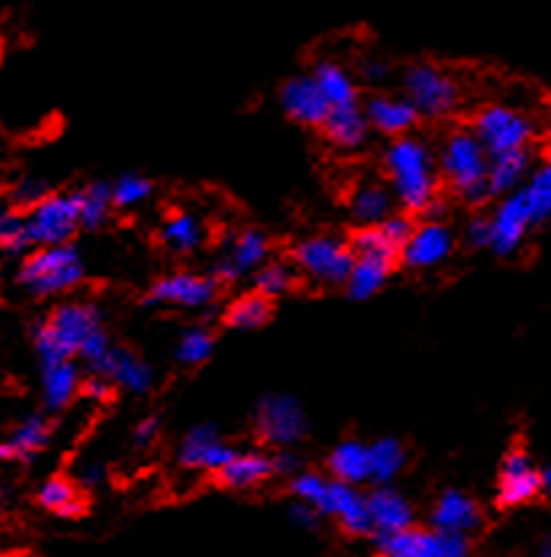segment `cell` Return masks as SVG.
Returning <instances> with one entry per match:
<instances>
[{"instance_id": "obj_1", "label": "cell", "mask_w": 551, "mask_h": 557, "mask_svg": "<svg viewBox=\"0 0 551 557\" xmlns=\"http://www.w3.org/2000/svg\"><path fill=\"white\" fill-rule=\"evenodd\" d=\"M33 346L38 362H58V359H79L87 370L109 351L112 337L107 332V319L96 302L54 305L47 319L33 326Z\"/></svg>"}, {"instance_id": "obj_2", "label": "cell", "mask_w": 551, "mask_h": 557, "mask_svg": "<svg viewBox=\"0 0 551 557\" xmlns=\"http://www.w3.org/2000/svg\"><path fill=\"white\" fill-rule=\"evenodd\" d=\"M380 161H384L386 183L400 210L424 215V210L440 196L438 152L429 147V141L408 134L391 139Z\"/></svg>"}, {"instance_id": "obj_3", "label": "cell", "mask_w": 551, "mask_h": 557, "mask_svg": "<svg viewBox=\"0 0 551 557\" xmlns=\"http://www.w3.org/2000/svg\"><path fill=\"white\" fill-rule=\"evenodd\" d=\"M438 169L440 180H446L465 205L481 207L492 199L487 185L489 152L471 128L449 131L438 150Z\"/></svg>"}, {"instance_id": "obj_4", "label": "cell", "mask_w": 551, "mask_h": 557, "mask_svg": "<svg viewBox=\"0 0 551 557\" xmlns=\"http://www.w3.org/2000/svg\"><path fill=\"white\" fill-rule=\"evenodd\" d=\"M85 281V259L74 243L30 248L20 261L16 283L36 299L71 294Z\"/></svg>"}, {"instance_id": "obj_5", "label": "cell", "mask_w": 551, "mask_h": 557, "mask_svg": "<svg viewBox=\"0 0 551 557\" xmlns=\"http://www.w3.org/2000/svg\"><path fill=\"white\" fill-rule=\"evenodd\" d=\"M348 243H351L353 264L348 272L346 292L353 302H364L384 292L391 272L400 264V250L380 234L378 226H359Z\"/></svg>"}, {"instance_id": "obj_6", "label": "cell", "mask_w": 551, "mask_h": 557, "mask_svg": "<svg viewBox=\"0 0 551 557\" xmlns=\"http://www.w3.org/2000/svg\"><path fill=\"white\" fill-rule=\"evenodd\" d=\"M402 90L418 117L443 120L460 109L462 87L454 74L435 63H413L402 76Z\"/></svg>"}, {"instance_id": "obj_7", "label": "cell", "mask_w": 551, "mask_h": 557, "mask_svg": "<svg viewBox=\"0 0 551 557\" xmlns=\"http://www.w3.org/2000/svg\"><path fill=\"white\" fill-rule=\"evenodd\" d=\"M291 264L297 267L299 275L318 286H346L353 264L351 243L337 234L304 237L291 248Z\"/></svg>"}, {"instance_id": "obj_8", "label": "cell", "mask_w": 551, "mask_h": 557, "mask_svg": "<svg viewBox=\"0 0 551 557\" xmlns=\"http://www.w3.org/2000/svg\"><path fill=\"white\" fill-rule=\"evenodd\" d=\"M253 430L270 449H291L308 438L310 419L302 403L286 392H270L253 411Z\"/></svg>"}, {"instance_id": "obj_9", "label": "cell", "mask_w": 551, "mask_h": 557, "mask_svg": "<svg viewBox=\"0 0 551 557\" xmlns=\"http://www.w3.org/2000/svg\"><path fill=\"white\" fill-rule=\"evenodd\" d=\"M471 131L478 136V141H481L489 156H500V152L530 147L533 136H536V123L519 107L487 103L476 112Z\"/></svg>"}, {"instance_id": "obj_10", "label": "cell", "mask_w": 551, "mask_h": 557, "mask_svg": "<svg viewBox=\"0 0 551 557\" xmlns=\"http://www.w3.org/2000/svg\"><path fill=\"white\" fill-rule=\"evenodd\" d=\"M375 557H473V539L411 525L389 536H373Z\"/></svg>"}, {"instance_id": "obj_11", "label": "cell", "mask_w": 551, "mask_h": 557, "mask_svg": "<svg viewBox=\"0 0 551 557\" xmlns=\"http://www.w3.org/2000/svg\"><path fill=\"white\" fill-rule=\"evenodd\" d=\"M25 228L30 248L71 243L82 228L76 190H71V194H54L52 190V194L43 196L38 205L25 210Z\"/></svg>"}, {"instance_id": "obj_12", "label": "cell", "mask_w": 551, "mask_h": 557, "mask_svg": "<svg viewBox=\"0 0 551 557\" xmlns=\"http://www.w3.org/2000/svg\"><path fill=\"white\" fill-rule=\"evenodd\" d=\"M221 283L210 272L177 270L158 277L145 294V305L166 310H206L217 299Z\"/></svg>"}, {"instance_id": "obj_13", "label": "cell", "mask_w": 551, "mask_h": 557, "mask_svg": "<svg viewBox=\"0 0 551 557\" xmlns=\"http://www.w3.org/2000/svg\"><path fill=\"white\" fill-rule=\"evenodd\" d=\"M315 511L324 520L337 522L346 536L351 539H373V522H370L367 511V493L356 484L337 482V479H326L324 490H321L318 500H315Z\"/></svg>"}, {"instance_id": "obj_14", "label": "cell", "mask_w": 551, "mask_h": 557, "mask_svg": "<svg viewBox=\"0 0 551 557\" xmlns=\"http://www.w3.org/2000/svg\"><path fill=\"white\" fill-rule=\"evenodd\" d=\"M272 259V243L270 234L261 228H242V232L231 234L226 243L221 245L215 264H212L210 275L217 283H234L245 275H253L261 264Z\"/></svg>"}, {"instance_id": "obj_15", "label": "cell", "mask_w": 551, "mask_h": 557, "mask_svg": "<svg viewBox=\"0 0 551 557\" xmlns=\"http://www.w3.org/2000/svg\"><path fill=\"white\" fill-rule=\"evenodd\" d=\"M489 248L498 256H514L522 245L527 243L530 232L536 228L530 210L519 190L494 199L492 212H489Z\"/></svg>"}, {"instance_id": "obj_16", "label": "cell", "mask_w": 551, "mask_h": 557, "mask_svg": "<svg viewBox=\"0 0 551 557\" xmlns=\"http://www.w3.org/2000/svg\"><path fill=\"white\" fill-rule=\"evenodd\" d=\"M234 444L215 424H193L177 444V466L193 473L215 476L234 457Z\"/></svg>"}, {"instance_id": "obj_17", "label": "cell", "mask_w": 551, "mask_h": 557, "mask_svg": "<svg viewBox=\"0 0 551 557\" xmlns=\"http://www.w3.org/2000/svg\"><path fill=\"white\" fill-rule=\"evenodd\" d=\"M536 498H541V468L533 462L527 449L514 446L500 462L494 500L500 509H522Z\"/></svg>"}, {"instance_id": "obj_18", "label": "cell", "mask_w": 551, "mask_h": 557, "mask_svg": "<svg viewBox=\"0 0 551 557\" xmlns=\"http://www.w3.org/2000/svg\"><path fill=\"white\" fill-rule=\"evenodd\" d=\"M456 234L446 221H435V218H424V223H416L411 239L402 245L400 261L408 270L427 272L435 267L446 264L454 253Z\"/></svg>"}, {"instance_id": "obj_19", "label": "cell", "mask_w": 551, "mask_h": 557, "mask_svg": "<svg viewBox=\"0 0 551 557\" xmlns=\"http://www.w3.org/2000/svg\"><path fill=\"white\" fill-rule=\"evenodd\" d=\"M90 373L103 375L114 389L130 392V395H147L155 386V370L134 348L112 343L109 351L90 368Z\"/></svg>"}, {"instance_id": "obj_20", "label": "cell", "mask_w": 551, "mask_h": 557, "mask_svg": "<svg viewBox=\"0 0 551 557\" xmlns=\"http://www.w3.org/2000/svg\"><path fill=\"white\" fill-rule=\"evenodd\" d=\"M429 528L473 539L484 528V509L465 490H443L429 509Z\"/></svg>"}, {"instance_id": "obj_21", "label": "cell", "mask_w": 551, "mask_h": 557, "mask_svg": "<svg viewBox=\"0 0 551 557\" xmlns=\"http://www.w3.org/2000/svg\"><path fill=\"white\" fill-rule=\"evenodd\" d=\"M280 107L288 120L308 128H321L326 114L331 112L329 101L324 98L321 87L315 85L313 74H297L280 87Z\"/></svg>"}, {"instance_id": "obj_22", "label": "cell", "mask_w": 551, "mask_h": 557, "mask_svg": "<svg viewBox=\"0 0 551 557\" xmlns=\"http://www.w3.org/2000/svg\"><path fill=\"white\" fill-rule=\"evenodd\" d=\"M367 511L373 536H389L416 525V509L395 484H373L367 493Z\"/></svg>"}, {"instance_id": "obj_23", "label": "cell", "mask_w": 551, "mask_h": 557, "mask_svg": "<svg viewBox=\"0 0 551 557\" xmlns=\"http://www.w3.org/2000/svg\"><path fill=\"white\" fill-rule=\"evenodd\" d=\"M364 114L375 134H384L389 139H400V136L413 134L418 125V112L405 96H389V92H378L364 101Z\"/></svg>"}, {"instance_id": "obj_24", "label": "cell", "mask_w": 551, "mask_h": 557, "mask_svg": "<svg viewBox=\"0 0 551 557\" xmlns=\"http://www.w3.org/2000/svg\"><path fill=\"white\" fill-rule=\"evenodd\" d=\"M275 457L264 451H234L231 460L215 473V482L231 493H248L275 479Z\"/></svg>"}, {"instance_id": "obj_25", "label": "cell", "mask_w": 551, "mask_h": 557, "mask_svg": "<svg viewBox=\"0 0 551 557\" xmlns=\"http://www.w3.org/2000/svg\"><path fill=\"white\" fill-rule=\"evenodd\" d=\"M52 441V422L43 413H27L0 441V462H30L41 455Z\"/></svg>"}, {"instance_id": "obj_26", "label": "cell", "mask_w": 551, "mask_h": 557, "mask_svg": "<svg viewBox=\"0 0 551 557\" xmlns=\"http://www.w3.org/2000/svg\"><path fill=\"white\" fill-rule=\"evenodd\" d=\"M41 364V403L49 413H58L68 408L79 397L82 389V368L79 359H58V362Z\"/></svg>"}, {"instance_id": "obj_27", "label": "cell", "mask_w": 551, "mask_h": 557, "mask_svg": "<svg viewBox=\"0 0 551 557\" xmlns=\"http://www.w3.org/2000/svg\"><path fill=\"white\" fill-rule=\"evenodd\" d=\"M206 226L199 215L188 210H172L158 226V243L172 256L199 253L206 243Z\"/></svg>"}, {"instance_id": "obj_28", "label": "cell", "mask_w": 551, "mask_h": 557, "mask_svg": "<svg viewBox=\"0 0 551 557\" xmlns=\"http://www.w3.org/2000/svg\"><path fill=\"white\" fill-rule=\"evenodd\" d=\"M397 210L400 205L384 180H364L348 196V212L356 226H378Z\"/></svg>"}, {"instance_id": "obj_29", "label": "cell", "mask_w": 551, "mask_h": 557, "mask_svg": "<svg viewBox=\"0 0 551 557\" xmlns=\"http://www.w3.org/2000/svg\"><path fill=\"white\" fill-rule=\"evenodd\" d=\"M321 131H324L326 141L342 152H359L370 141V134H373L362 107L331 109Z\"/></svg>"}, {"instance_id": "obj_30", "label": "cell", "mask_w": 551, "mask_h": 557, "mask_svg": "<svg viewBox=\"0 0 551 557\" xmlns=\"http://www.w3.org/2000/svg\"><path fill=\"white\" fill-rule=\"evenodd\" d=\"M38 509L60 517V520H79L87 511L85 490L68 476H49L36 493Z\"/></svg>"}, {"instance_id": "obj_31", "label": "cell", "mask_w": 551, "mask_h": 557, "mask_svg": "<svg viewBox=\"0 0 551 557\" xmlns=\"http://www.w3.org/2000/svg\"><path fill=\"white\" fill-rule=\"evenodd\" d=\"M533 158L530 147L525 150H511V152H500V156H489V172H487V185H489V196L492 199H500V196H509L514 190L522 188V183L530 174Z\"/></svg>"}, {"instance_id": "obj_32", "label": "cell", "mask_w": 551, "mask_h": 557, "mask_svg": "<svg viewBox=\"0 0 551 557\" xmlns=\"http://www.w3.org/2000/svg\"><path fill=\"white\" fill-rule=\"evenodd\" d=\"M326 471L331 479L346 484H370V446L359 438H346L331 446L326 457Z\"/></svg>"}, {"instance_id": "obj_33", "label": "cell", "mask_w": 551, "mask_h": 557, "mask_svg": "<svg viewBox=\"0 0 551 557\" xmlns=\"http://www.w3.org/2000/svg\"><path fill=\"white\" fill-rule=\"evenodd\" d=\"M310 74L331 109L359 107V85L346 65L335 63V60H318Z\"/></svg>"}, {"instance_id": "obj_34", "label": "cell", "mask_w": 551, "mask_h": 557, "mask_svg": "<svg viewBox=\"0 0 551 557\" xmlns=\"http://www.w3.org/2000/svg\"><path fill=\"white\" fill-rule=\"evenodd\" d=\"M272 313H275L272 299L253 288V292L239 294L237 299L228 302V308L223 310V324L234 332H255L270 324Z\"/></svg>"}, {"instance_id": "obj_35", "label": "cell", "mask_w": 551, "mask_h": 557, "mask_svg": "<svg viewBox=\"0 0 551 557\" xmlns=\"http://www.w3.org/2000/svg\"><path fill=\"white\" fill-rule=\"evenodd\" d=\"M370 446V484H395L408 466V449L400 438L373 441Z\"/></svg>"}, {"instance_id": "obj_36", "label": "cell", "mask_w": 551, "mask_h": 557, "mask_svg": "<svg viewBox=\"0 0 551 557\" xmlns=\"http://www.w3.org/2000/svg\"><path fill=\"white\" fill-rule=\"evenodd\" d=\"M76 199H79L82 228H87V232L101 228L114 210L112 183H107V180H92V183H87L85 188L76 190Z\"/></svg>"}, {"instance_id": "obj_37", "label": "cell", "mask_w": 551, "mask_h": 557, "mask_svg": "<svg viewBox=\"0 0 551 557\" xmlns=\"http://www.w3.org/2000/svg\"><path fill=\"white\" fill-rule=\"evenodd\" d=\"M519 194L525 199L536 226H543V223L551 221V161L533 163Z\"/></svg>"}, {"instance_id": "obj_38", "label": "cell", "mask_w": 551, "mask_h": 557, "mask_svg": "<svg viewBox=\"0 0 551 557\" xmlns=\"http://www.w3.org/2000/svg\"><path fill=\"white\" fill-rule=\"evenodd\" d=\"M299 283V272L291 261H280V259H270L266 264H261L259 270L253 272V288L264 297L277 299L286 297L297 288Z\"/></svg>"}, {"instance_id": "obj_39", "label": "cell", "mask_w": 551, "mask_h": 557, "mask_svg": "<svg viewBox=\"0 0 551 557\" xmlns=\"http://www.w3.org/2000/svg\"><path fill=\"white\" fill-rule=\"evenodd\" d=\"M212 351H215V332L204 324H193L179 332L174 357L185 368H199V364H204L212 357Z\"/></svg>"}, {"instance_id": "obj_40", "label": "cell", "mask_w": 551, "mask_h": 557, "mask_svg": "<svg viewBox=\"0 0 551 557\" xmlns=\"http://www.w3.org/2000/svg\"><path fill=\"white\" fill-rule=\"evenodd\" d=\"M0 248L5 256H25L30 250L25 228V212L14 205H0Z\"/></svg>"}, {"instance_id": "obj_41", "label": "cell", "mask_w": 551, "mask_h": 557, "mask_svg": "<svg viewBox=\"0 0 551 557\" xmlns=\"http://www.w3.org/2000/svg\"><path fill=\"white\" fill-rule=\"evenodd\" d=\"M152 196V183L145 174L128 172L112 183V201L114 210H136Z\"/></svg>"}, {"instance_id": "obj_42", "label": "cell", "mask_w": 551, "mask_h": 557, "mask_svg": "<svg viewBox=\"0 0 551 557\" xmlns=\"http://www.w3.org/2000/svg\"><path fill=\"white\" fill-rule=\"evenodd\" d=\"M47 194H52V188H49L47 180L36 177V174H27V177L16 180L14 185H11L9 190V205H14L16 210H30L33 205H38V201L43 199Z\"/></svg>"}, {"instance_id": "obj_43", "label": "cell", "mask_w": 551, "mask_h": 557, "mask_svg": "<svg viewBox=\"0 0 551 557\" xmlns=\"http://www.w3.org/2000/svg\"><path fill=\"white\" fill-rule=\"evenodd\" d=\"M378 228H380V234H384V237L389 239V243L395 245L397 250H402V245L411 239L413 228H416V221H413L411 212L397 210V212H391V215L386 218L384 223H378Z\"/></svg>"}, {"instance_id": "obj_44", "label": "cell", "mask_w": 551, "mask_h": 557, "mask_svg": "<svg viewBox=\"0 0 551 557\" xmlns=\"http://www.w3.org/2000/svg\"><path fill=\"white\" fill-rule=\"evenodd\" d=\"M288 520H291V525H297L299 531H318V525L324 522V517H321L310 504L293 500V504L288 506Z\"/></svg>"}, {"instance_id": "obj_45", "label": "cell", "mask_w": 551, "mask_h": 557, "mask_svg": "<svg viewBox=\"0 0 551 557\" xmlns=\"http://www.w3.org/2000/svg\"><path fill=\"white\" fill-rule=\"evenodd\" d=\"M79 395H82V397H87V400H90V403H98V406H101V403H109V400H112L114 386L109 384V381L103 379V375L90 373V375H87V379H82V389H79Z\"/></svg>"}, {"instance_id": "obj_46", "label": "cell", "mask_w": 551, "mask_h": 557, "mask_svg": "<svg viewBox=\"0 0 551 557\" xmlns=\"http://www.w3.org/2000/svg\"><path fill=\"white\" fill-rule=\"evenodd\" d=\"M158 435H161V419L150 413V417L136 422L134 433H130V441H134L136 449H150V446L158 441Z\"/></svg>"}, {"instance_id": "obj_47", "label": "cell", "mask_w": 551, "mask_h": 557, "mask_svg": "<svg viewBox=\"0 0 551 557\" xmlns=\"http://www.w3.org/2000/svg\"><path fill=\"white\" fill-rule=\"evenodd\" d=\"M107 466H103V462H98V460H87V462H82L79 466V471H76V484H79L82 490H98L101 487L103 482H107Z\"/></svg>"}, {"instance_id": "obj_48", "label": "cell", "mask_w": 551, "mask_h": 557, "mask_svg": "<svg viewBox=\"0 0 551 557\" xmlns=\"http://www.w3.org/2000/svg\"><path fill=\"white\" fill-rule=\"evenodd\" d=\"M465 239L471 248L487 250L489 248V218L487 215H473L465 226Z\"/></svg>"}, {"instance_id": "obj_49", "label": "cell", "mask_w": 551, "mask_h": 557, "mask_svg": "<svg viewBox=\"0 0 551 557\" xmlns=\"http://www.w3.org/2000/svg\"><path fill=\"white\" fill-rule=\"evenodd\" d=\"M272 457H275V473H277V476H293L297 471H302V460H299L293 451L280 449L277 455H272Z\"/></svg>"}, {"instance_id": "obj_50", "label": "cell", "mask_w": 551, "mask_h": 557, "mask_svg": "<svg viewBox=\"0 0 551 557\" xmlns=\"http://www.w3.org/2000/svg\"><path fill=\"white\" fill-rule=\"evenodd\" d=\"M389 74H391V69H389V63H384V60H367V63L362 65V76L367 82H375V85L384 79H389Z\"/></svg>"}, {"instance_id": "obj_51", "label": "cell", "mask_w": 551, "mask_h": 557, "mask_svg": "<svg viewBox=\"0 0 551 557\" xmlns=\"http://www.w3.org/2000/svg\"><path fill=\"white\" fill-rule=\"evenodd\" d=\"M541 493L551 498V466L541 468Z\"/></svg>"}, {"instance_id": "obj_52", "label": "cell", "mask_w": 551, "mask_h": 557, "mask_svg": "<svg viewBox=\"0 0 551 557\" xmlns=\"http://www.w3.org/2000/svg\"><path fill=\"white\" fill-rule=\"evenodd\" d=\"M536 557H551V533L547 539H543L541 544H538V549H536Z\"/></svg>"}, {"instance_id": "obj_53", "label": "cell", "mask_w": 551, "mask_h": 557, "mask_svg": "<svg viewBox=\"0 0 551 557\" xmlns=\"http://www.w3.org/2000/svg\"><path fill=\"white\" fill-rule=\"evenodd\" d=\"M3 557H43V555L33 553V549H14V553H5Z\"/></svg>"}, {"instance_id": "obj_54", "label": "cell", "mask_w": 551, "mask_h": 557, "mask_svg": "<svg viewBox=\"0 0 551 557\" xmlns=\"http://www.w3.org/2000/svg\"><path fill=\"white\" fill-rule=\"evenodd\" d=\"M5 509H9V490H5L3 484H0V515H3Z\"/></svg>"}, {"instance_id": "obj_55", "label": "cell", "mask_w": 551, "mask_h": 557, "mask_svg": "<svg viewBox=\"0 0 551 557\" xmlns=\"http://www.w3.org/2000/svg\"><path fill=\"white\" fill-rule=\"evenodd\" d=\"M3 256H5V253H3V248H0V259H3Z\"/></svg>"}]
</instances>
